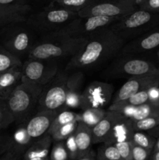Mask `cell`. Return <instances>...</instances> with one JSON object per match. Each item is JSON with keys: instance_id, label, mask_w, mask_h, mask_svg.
Segmentation results:
<instances>
[{"instance_id": "obj_1", "label": "cell", "mask_w": 159, "mask_h": 160, "mask_svg": "<svg viewBox=\"0 0 159 160\" xmlns=\"http://www.w3.org/2000/svg\"><path fill=\"white\" fill-rule=\"evenodd\" d=\"M124 45L125 41L109 28L97 31L87 38L82 48L70 58L66 70L93 68L115 56Z\"/></svg>"}, {"instance_id": "obj_2", "label": "cell", "mask_w": 159, "mask_h": 160, "mask_svg": "<svg viewBox=\"0 0 159 160\" xmlns=\"http://www.w3.org/2000/svg\"><path fill=\"white\" fill-rule=\"evenodd\" d=\"M41 86L21 82L5 100L8 109L14 118V123L21 124L29 119L36 106L42 91Z\"/></svg>"}, {"instance_id": "obj_3", "label": "cell", "mask_w": 159, "mask_h": 160, "mask_svg": "<svg viewBox=\"0 0 159 160\" xmlns=\"http://www.w3.org/2000/svg\"><path fill=\"white\" fill-rule=\"evenodd\" d=\"M158 23V12L139 8L122 17L108 28L126 42L127 40L136 38L150 31Z\"/></svg>"}, {"instance_id": "obj_4", "label": "cell", "mask_w": 159, "mask_h": 160, "mask_svg": "<svg viewBox=\"0 0 159 160\" xmlns=\"http://www.w3.org/2000/svg\"><path fill=\"white\" fill-rule=\"evenodd\" d=\"M122 17H78L58 31L42 36L41 40H52L69 38H87L97 31L108 28Z\"/></svg>"}, {"instance_id": "obj_5", "label": "cell", "mask_w": 159, "mask_h": 160, "mask_svg": "<svg viewBox=\"0 0 159 160\" xmlns=\"http://www.w3.org/2000/svg\"><path fill=\"white\" fill-rule=\"evenodd\" d=\"M87 38H69L36 42L30 50L28 58L44 60L71 58L82 48Z\"/></svg>"}, {"instance_id": "obj_6", "label": "cell", "mask_w": 159, "mask_h": 160, "mask_svg": "<svg viewBox=\"0 0 159 160\" xmlns=\"http://www.w3.org/2000/svg\"><path fill=\"white\" fill-rule=\"evenodd\" d=\"M78 17L77 12L50 5L44 10L28 17L26 23L44 36L58 31Z\"/></svg>"}, {"instance_id": "obj_7", "label": "cell", "mask_w": 159, "mask_h": 160, "mask_svg": "<svg viewBox=\"0 0 159 160\" xmlns=\"http://www.w3.org/2000/svg\"><path fill=\"white\" fill-rule=\"evenodd\" d=\"M23 23L6 25L0 32V45L20 59L28 56L30 50L36 43L31 31L32 28L24 27Z\"/></svg>"}, {"instance_id": "obj_8", "label": "cell", "mask_w": 159, "mask_h": 160, "mask_svg": "<svg viewBox=\"0 0 159 160\" xmlns=\"http://www.w3.org/2000/svg\"><path fill=\"white\" fill-rule=\"evenodd\" d=\"M68 74L65 71H59L52 80L42 88L37 110L59 112L65 109Z\"/></svg>"}, {"instance_id": "obj_9", "label": "cell", "mask_w": 159, "mask_h": 160, "mask_svg": "<svg viewBox=\"0 0 159 160\" xmlns=\"http://www.w3.org/2000/svg\"><path fill=\"white\" fill-rule=\"evenodd\" d=\"M140 0H97L78 12L80 17H123L139 9Z\"/></svg>"}, {"instance_id": "obj_10", "label": "cell", "mask_w": 159, "mask_h": 160, "mask_svg": "<svg viewBox=\"0 0 159 160\" xmlns=\"http://www.w3.org/2000/svg\"><path fill=\"white\" fill-rule=\"evenodd\" d=\"M159 73V69L150 61L138 58L125 57L112 62L106 74L112 78H130Z\"/></svg>"}, {"instance_id": "obj_11", "label": "cell", "mask_w": 159, "mask_h": 160, "mask_svg": "<svg viewBox=\"0 0 159 160\" xmlns=\"http://www.w3.org/2000/svg\"><path fill=\"white\" fill-rule=\"evenodd\" d=\"M58 72L59 67L54 60L28 58L22 66V82L44 87L55 77Z\"/></svg>"}, {"instance_id": "obj_12", "label": "cell", "mask_w": 159, "mask_h": 160, "mask_svg": "<svg viewBox=\"0 0 159 160\" xmlns=\"http://www.w3.org/2000/svg\"><path fill=\"white\" fill-rule=\"evenodd\" d=\"M113 86L101 81H93L83 90L80 109H104L112 101Z\"/></svg>"}, {"instance_id": "obj_13", "label": "cell", "mask_w": 159, "mask_h": 160, "mask_svg": "<svg viewBox=\"0 0 159 160\" xmlns=\"http://www.w3.org/2000/svg\"><path fill=\"white\" fill-rule=\"evenodd\" d=\"M156 86H159V73L130 78L116 92L112 103L124 101L138 92Z\"/></svg>"}, {"instance_id": "obj_14", "label": "cell", "mask_w": 159, "mask_h": 160, "mask_svg": "<svg viewBox=\"0 0 159 160\" xmlns=\"http://www.w3.org/2000/svg\"><path fill=\"white\" fill-rule=\"evenodd\" d=\"M159 47V28L151 29L125 44L121 49L124 55L147 52Z\"/></svg>"}, {"instance_id": "obj_15", "label": "cell", "mask_w": 159, "mask_h": 160, "mask_svg": "<svg viewBox=\"0 0 159 160\" xmlns=\"http://www.w3.org/2000/svg\"><path fill=\"white\" fill-rule=\"evenodd\" d=\"M58 112L56 111L41 110L25 122L28 134L33 140L39 138L48 132Z\"/></svg>"}, {"instance_id": "obj_16", "label": "cell", "mask_w": 159, "mask_h": 160, "mask_svg": "<svg viewBox=\"0 0 159 160\" xmlns=\"http://www.w3.org/2000/svg\"><path fill=\"white\" fill-rule=\"evenodd\" d=\"M84 81V73L80 70H73L68 74L65 109H80Z\"/></svg>"}, {"instance_id": "obj_17", "label": "cell", "mask_w": 159, "mask_h": 160, "mask_svg": "<svg viewBox=\"0 0 159 160\" xmlns=\"http://www.w3.org/2000/svg\"><path fill=\"white\" fill-rule=\"evenodd\" d=\"M123 116L119 112L107 109L105 116L101 121L91 128L93 144L104 143L108 137L112 127Z\"/></svg>"}, {"instance_id": "obj_18", "label": "cell", "mask_w": 159, "mask_h": 160, "mask_svg": "<svg viewBox=\"0 0 159 160\" xmlns=\"http://www.w3.org/2000/svg\"><path fill=\"white\" fill-rule=\"evenodd\" d=\"M133 131L132 120L123 116L112 127L108 137L104 143L115 144L118 142L130 141Z\"/></svg>"}, {"instance_id": "obj_19", "label": "cell", "mask_w": 159, "mask_h": 160, "mask_svg": "<svg viewBox=\"0 0 159 160\" xmlns=\"http://www.w3.org/2000/svg\"><path fill=\"white\" fill-rule=\"evenodd\" d=\"M22 82V67H15L0 73V98L6 100Z\"/></svg>"}, {"instance_id": "obj_20", "label": "cell", "mask_w": 159, "mask_h": 160, "mask_svg": "<svg viewBox=\"0 0 159 160\" xmlns=\"http://www.w3.org/2000/svg\"><path fill=\"white\" fill-rule=\"evenodd\" d=\"M53 140L48 133L35 139L23 154L22 160L49 157Z\"/></svg>"}, {"instance_id": "obj_21", "label": "cell", "mask_w": 159, "mask_h": 160, "mask_svg": "<svg viewBox=\"0 0 159 160\" xmlns=\"http://www.w3.org/2000/svg\"><path fill=\"white\" fill-rule=\"evenodd\" d=\"M74 137L79 150L80 158L91 152V146L93 145L91 128L81 122H78Z\"/></svg>"}, {"instance_id": "obj_22", "label": "cell", "mask_w": 159, "mask_h": 160, "mask_svg": "<svg viewBox=\"0 0 159 160\" xmlns=\"http://www.w3.org/2000/svg\"><path fill=\"white\" fill-rule=\"evenodd\" d=\"M106 112L104 109L98 108H88L83 109V112L80 113L79 122L84 123L89 128H92L98 124L101 119L105 116Z\"/></svg>"}, {"instance_id": "obj_23", "label": "cell", "mask_w": 159, "mask_h": 160, "mask_svg": "<svg viewBox=\"0 0 159 160\" xmlns=\"http://www.w3.org/2000/svg\"><path fill=\"white\" fill-rule=\"evenodd\" d=\"M11 137H12V145L24 152H26L31 143L34 142V140L28 134L25 123L19 124L18 128L13 133V135Z\"/></svg>"}, {"instance_id": "obj_24", "label": "cell", "mask_w": 159, "mask_h": 160, "mask_svg": "<svg viewBox=\"0 0 159 160\" xmlns=\"http://www.w3.org/2000/svg\"><path fill=\"white\" fill-rule=\"evenodd\" d=\"M26 14L0 6V27H4L10 23L26 22Z\"/></svg>"}, {"instance_id": "obj_25", "label": "cell", "mask_w": 159, "mask_h": 160, "mask_svg": "<svg viewBox=\"0 0 159 160\" xmlns=\"http://www.w3.org/2000/svg\"><path fill=\"white\" fill-rule=\"evenodd\" d=\"M21 59L9 52L0 45V73L15 67H22Z\"/></svg>"}, {"instance_id": "obj_26", "label": "cell", "mask_w": 159, "mask_h": 160, "mask_svg": "<svg viewBox=\"0 0 159 160\" xmlns=\"http://www.w3.org/2000/svg\"><path fill=\"white\" fill-rule=\"evenodd\" d=\"M80 120V113L73 112V111L70 110L68 109H63L58 112L55 118L53 120V123L48 131V134L54 131L55 130L57 129L59 127L62 125L68 124V123H72V122L79 121Z\"/></svg>"}, {"instance_id": "obj_27", "label": "cell", "mask_w": 159, "mask_h": 160, "mask_svg": "<svg viewBox=\"0 0 159 160\" xmlns=\"http://www.w3.org/2000/svg\"><path fill=\"white\" fill-rule=\"evenodd\" d=\"M154 116H159V104L148 102L136 107L135 112L131 120H139Z\"/></svg>"}, {"instance_id": "obj_28", "label": "cell", "mask_w": 159, "mask_h": 160, "mask_svg": "<svg viewBox=\"0 0 159 160\" xmlns=\"http://www.w3.org/2000/svg\"><path fill=\"white\" fill-rule=\"evenodd\" d=\"M97 0H53L51 6L64 8L74 12H79Z\"/></svg>"}, {"instance_id": "obj_29", "label": "cell", "mask_w": 159, "mask_h": 160, "mask_svg": "<svg viewBox=\"0 0 159 160\" xmlns=\"http://www.w3.org/2000/svg\"><path fill=\"white\" fill-rule=\"evenodd\" d=\"M131 141L134 145L153 151L156 138L145 131H134L131 136Z\"/></svg>"}, {"instance_id": "obj_30", "label": "cell", "mask_w": 159, "mask_h": 160, "mask_svg": "<svg viewBox=\"0 0 159 160\" xmlns=\"http://www.w3.org/2000/svg\"><path fill=\"white\" fill-rule=\"evenodd\" d=\"M98 160H123L114 144H105L99 147L97 152Z\"/></svg>"}, {"instance_id": "obj_31", "label": "cell", "mask_w": 159, "mask_h": 160, "mask_svg": "<svg viewBox=\"0 0 159 160\" xmlns=\"http://www.w3.org/2000/svg\"><path fill=\"white\" fill-rule=\"evenodd\" d=\"M78 122L75 121L68 124L62 125L59 127L57 129L55 130L51 133H50V135L51 136L53 142H59V141H65L67 138L75 133V131L77 127Z\"/></svg>"}, {"instance_id": "obj_32", "label": "cell", "mask_w": 159, "mask_h": 160, "mask_svg": "<svg viewBox=\"0 0 159 160\" xmlns=\"http://www.w3.org/2000/svg\"><path fill=\"white\" fill-rule=\"evenodd\" d=\"M159 125V116L146 117L139 120H132L133 131H147L154 129Z\"/></svg>"}, {"instance_id": "obj_33", "label": "cell", "mask_w": 159, "mask_h": 160, "mask_svg": "<svg viewBox=\"0 0 159 160\" xmlns=\"http://www.w3.org/2000/svg\"><path fill=\"white\" fill-rule=\"evenodd\" d=\"M50 160H70L64 141L53 142L49 154Z\"/></svg>"}, {"instance_id": "obj_34", "label": "cell", "mask_w": 159, "mask_h": 160, "mask_svg": "<svg viewBox=\"0 0 159 160\" xmlns=\"http://www.w3.org/2000/svg\"><path fill=\"white\" fill-rule=\"evenodd\" d=\"M29 0H0V6L27 14L31 9Z\"/></svg>"}, {"instance_id": "obj_35", "label": "cell", "mask_w": 159, "mask_h": 160, "mask_svg": "<svg viewBox=\"0 0 159 160\" xmlns=\"http://www.w3.org/2000/svg\"><path fill=\"white\" fill-rule=\"evenodd\" d=\"M14 123V118L8 109L5 100L0 102V131L6 129L11 123Z\"/></svg>"}, {"instance_id": "obj_36", "label": "cell", "mask_w": 159, "mask_h": 160, "mask_svg": "<svg viewBox=\"0 0 159 160\" xmlns=\"http://www.w3.org/2000/svg\"><path fill=\"white\" fill-rule=\"evenodd\" d=\"M148 90H144L138 92V93L129 97L127 99L121 102H123L125 104L129 105V106L137 107L140 105H143L149 102V92H148Z\"/></svg>"}, {"instance_id": "obj_37", "label": "cell", "mask_w": 159, "mask_h": 160, "mask_svg": "<svg viewBox=\"0 0 159 160\" xmlns=\"http://www.w3.org/2000/svg\"><path fill=\"white\" fill-rule=\"evenodd\" d=\"M64 142H65V148H66L67 152H68L70 160H76L79 159V150H78L77 145H76V140H75L74 134L67 138L64 141Z\"/></svg>"}, {"instance_id": "obj_38", "label": "cell", "mask_w": 159, "mask_h": 160, "mask_svg": "<svg viewBox=\"0 0 159 160\" xmlns=\"http://www.w3.org/2000/svg\"><path fill=\"white\" fill-rule=\"evenodd\" d=\"M114 145L118 150L120 156L123 160H132V141H126L115 143Z\"/></svg>"}, {"instance_id": "obj_39", "label": "cell", "mask_w": 159, "mask_h": 160, "mask_svg": "<svg viewBox=\"0 0 159 160\" xmlns=\"http://www.w3.org/2000/svg\"><path fill=\"white\" fill-rule=\"evenodd\" d=\"M152 150L142 148L132 143V160H151Z\"/></svg>"}, {"instance_id": "obj_40", "label": "cell", "mask_w": 159, "mask_h": 160, "mask_svg": "<svg viewBox=\"0 0 159 160\" xmlns=\"http://www.w3.org/2000/svg\"><path fill=\"white\" fill-rule=\"evenodd\" d=\"M25 152L19 149L17 147L12 146L0 156V160H20L23 158Z\"/></svg>"}, {"instance_id": "obj_41", "label": "cell", "mask_w": 159, "mask_h": 160, "mask_svg": "<svg viewBox=\"0 0 159 160\" xmlns=\"http://www.w3.org/2000/svg\"><path fill=\"white\" fill-rule=\"evenodd\" d=\"M139 8L159 13V0H140Z\"/></svg>"}, {"instance_id": "obj_42", "label": "cell", "mask_w": 159, "mask_h": 160, "mask_svg": "<svg viewBox=\"0 0 159 160\" xmlns=\"http://www.w3.org/2000/svg\"><path fill=\"white\" fill-rule=\"evenodd\" d=\"M12 145V137L9 134H0V156Z\"/></svg>"}, {"instance_id": "obj_43", "label": "cell", "mask_w": 159, "mask_h": 160, "mask_svg": "<svg viewBox=\"0 0 159 160\" xmlns=\"http://www.w3.org/2000/svg\"><path fill=\"white\" fill-rule=\"evenodd\" d=\"M76 160H97V159H96V156H95L94 152L92 151L91 152L89 153V154L87 155V156H82V157L79 158V159Z\"/></svg>"}, {"instance_id": "obj_44", "label": "cell", "mask_w": 159, "mask_h": 160, "mask_svg": "<svg viewBox=\"0 0 159 160\" xmlns=\"http://www.w3.org/2000/svg\"><path fill=\"white\" fill-rule=\"evenodd\" d=\"M147 133L149 134H151V136H153V137H154L156 138L159 137V125L158 126L156 127L155 128H154V129L151 130V131H147Z\"/></svg>"}, {"instance_id": "obj_45", "label": "cell", "mask_w": 159, "mask_h": 160, "mask_svg": "<svg viewBox=\"0 0 159 160\" xmlns=\"http://www.w3.org/2000/svg\"><path fill=\"white\" fill-rule=\"evenodd\" d=\"M151 160H159V151L152 152L151 156Z\"/></svg>"}, {"instance_id": "obj_46", "label": "cell", "mask_w": 159, "mask_h": 160, "mask_svg": "<svg viewBox=\"0 0 159 160\" xmlns=\"http://www.w3.org/2000/svg\"><path fill=\"white\" fill-rule=\"evenodd\" d=\"M159 151V137L156 138V142L155 144H154V148H153L152 152H157Z\"/></svg>"}, {"instance_id": "obj_47", "label": "cell", "mask_w": 159, "mask_h": 160, "mask_svg": "<svg viewBox=\"0 0 159 160\" xmlns=\"http://www.w3.org/2000/svg\"><path fill=\"white\" fill-rule=\"evenodd\" d=\"M27 160H50L49 157L47 158H34V159H30Z\"/></svg>"}, {"instance_id": "obj_48", "label": "cell", "mask_w": 159, "mask_h": 160, "mask_svg": "<svg viewBox=\"0 0 159 160\" xmlns=\"http://www.w3.org/2000/svg\"><path fill=\"white\" fill-rule=\"evenodd\" d=\"M157 57H158V59H159V50H158V52H157Z\"/></svg>"}, {"instance_id": "obj_49", "label": "cell", "mask_w": 159, "mask_h": 160, "mask_svg": "<svg viewBox=\"0 0 159 160\" xmlns=\"http://www.w3.org/2000/svg\"><path fill=\"white\" fill-rule=\"evenodd\" d=\"M2 100V98H0V102H1Z\"/></svg>"}, {"instance_id": "obj_50", "label": "cell", "mask_w": 159, "mask_h": 160, "mask_svg": "<svg viewBox=\"0 0 159 160\" xmlns=\"http://www.w3.org/2000/svg\"><path fill=\"white\" fill-rule=\"evenodd\" d=\"M97 160H98V159H97Z\"/></svg>"}]
</instances>
